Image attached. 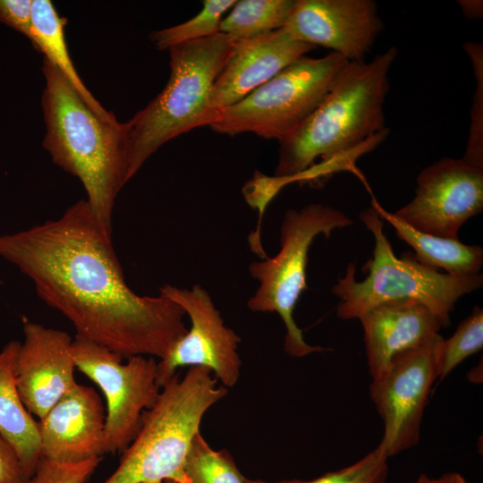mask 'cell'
<instances>
[{"instance_id": "obj_6", "label": "cell", "mask_w": 483, "mask_h": 483, "mask_svg": "<svg viewBox=\"0 0 483 483\" xmlns=\"http://www.w3.org/2000/svg\"><path fill=\"white\" fill-rule=\"evenodd\" d=\"M360 219L373 234L375 246L372 258L362 267L368 272L363 281L356 280L355 265L351 262L344 276L332 288L340 299L336 315L341 319L359 318L386 302L416 301L432 310L446 327L455 302L482 286L479 274L440 273L420 264L410 252L398 258L384 233L381 217L371 207L360 214Z\"/></svg>"}, {"instance_id": "obj_32", "label": "cell", "mask_w": 483, "mask_h": 483, "mask_svg": "<svg viewBox=\"0 0 483 483\" xmlns=\"http://www.w3.org/2000/svg\"><path fill=\"white\" fill-rule=\"evenodd\" d=\"M163 483H177V482L171 479H167V480H165Z\"/></svg>"}, {"instance_id": "obj_26", "label": "cell", "mask_w": 483, "mask_h": 483, "mask_svg": "<svg viewBox=\"0 0 483 483\" xmlns=\"http://www.w3.org/2000/svg\"><path fill=\"white\" fill-rule=\"evenodd\" d=\"M472 63L476 78V89L470 110V127L463 160L483 168V47L474 42L464 45Z\"/></svg>"}, {"instance_id": "obj_12", "label": "cell", "mask_w": 483, "mask_h": 483, "mask_svg": "<svg viewBox=\"0 0 483 483\" xmlns=\"http://www.w3.org/2000/svg\"><path fill=\"white\" fill-rule=\"evenodd\" d=\"M482 209L483 168L444 157L419 174L415 196L393 214L420 232L455 240Z\"/></svg>"}, {"instance_id": "obj_3", "label": "cell", "mask_w": 483, "mask_h": 483, "mask_svg": "<svg viewBox=\"0 0 483 483\" xmlns=\"http://www.w3.org/2000/svg\"><path fill=\"white\" fill-rule=\"evenodd\" d=\"M42 72L43 147L55 165L80 181L90 210L112 235L114 200L130 180L126 123L97 116L46 58Z\"/></svg>"}, {"instance_id": "obj_29", "label": "cell", "mask_w": 483, "mask_h": 483, "mask_svg": "<svg viewBox=\"0 0 483 483\" xmlns=\"http://www.w3.org/2000/svg\"><path fill=\"white\" fill-rule=\"evenodd\" d=\"M26 479L18 453L0 436V483H23Z\"/></svg>"}, {"instance_id": "obj_7", "label": "cell", "mask_w": 483, "mask_h": 483, "mask_svg": "<svg viewBox=\"0 0 483 483\" xmlns=\"http://www.w3.org/2000/svg\"><path fill=\"white\" fill-rule=\"evenodd\" d=\"M352 223L343 212L323 204L289 209L281 225L279 251L249 267L250 275L259 285L249 299L248 308L253 312H275L281 317L286 329L284 348L292 357L326 350L306 343L293 318L296 303L308 289L306 270L310 245L318 235L329 237L335 229Z\"/></svg>"}, {"instance_id": "obj_24", "label": "cell", "mask_w": 483, "mask_h": 483, "mask_svg": "<svg viewBox=\"0 0 483 483\" xmlns=\"http://www.w3.org/2000/svg\"><path fill=\"white\" fill-rule=\"evenodd\" d=\"M483 347V310L475 307L472 313L457 327L453 335L438 347V381L455 367Z\"/></svg>"}, {"instance_id": "obj_20", "label": "cell", "mask_w": 483, "mask_h": 483, "mask_svg": "<svg viewBox=\"0 0 483 483\" xmlns=\"http://www.w3.org/2000/svg\"><path fill=\"white\" fill-rule=\"evenodd\" d=\"M68 21L56 12L49 0H32L31 37L32 47L44 54V58L55 66L71 83L87 106L104 120L115 119L91 94L79 76L71 59L64 38V27Z\"/></svg>"}, {"instance_id": "obj_28", "label": "cell", "mask_w": 483, "mask_h": 483, "mask_svg": "<svg viewBox=\"0 0 483 483\" xmlns=\"http://www.w3.org/2000/svg\"><path fill=\"white\" fill-rule=\"evenodd\" d=\"M31 5L32 0H0V21L30 39Z\"/></svg>"}, {"instance_id": "obj_14", "label": "cell", "mask_w": 483, "mask_h": 483, "mask_svg": "<svg viewBox=\"0 0 483 483\" xmlns=\"http://www.w3.org/2000/svg\"><path fill=\"white\" fill-rule=\"evenodd\" d=\"M15 362V383L26 409L38 419L78 384L72 338L34 322L23 326Z\"/></svg>"}, {"instance_id": "obj_10", "label": "cell", "mask_w": 483, "mask_h": 483, "mask_svg": "<svg viewBox=\"0 0 483 483\" xmlns=\"http://www.w3.org/2000/svg\"><path fill=\"white\" fill-rule=\"evenodd\" d=\"M159 293L182 308L191 320V327L157 363L160 388L185 366L209 369L225 387L236 385L242 360L238 353L240 336L226 326L209 293L199 284L180 288L161 286Z\"/></svg>"}, {"instance_id": "obj_2", "label": "cell", "mask_w": 483, "mask_h": 483, "mask_svg": "<svg viewBox=\"0 0 483 483\" xmlns=\"http://www.w3.org/2000/svg\"><path fill=\"white\" fill-rule=\"evenodd\" d=\"M397 55L391 47L369 62H350L315 111L279 141L278 163L268 180L279 191L316 164L374 149L387 136L384 104L389 72Z\"/></svg>"}, {"instance_id": "obj_25", "label": "cell", "mask_w": 483, "mask_h": 483, "mask_svg": "<svg viewBox=\"0 0 483 483\" xmlns=\"http://www.w3.org/2000/svg\"><path fill=\"white\" fill-rule=\"evenodd\" d=\"M387 459L388 455L378 445L354 464L310 480L267 482L247 479V483H386L388 474Z\"/></svg>"}, {"instance_id": "obj_31", "label": "cell", "mask_w": 483, "mask_h": 483, "mask_svg": "<svg viewBox=\"0 0 483 483\" xmlns=\"http://www.w3.org/2000/svg\"><path fill=\"white\" fill-rule=\"evenodd\" d=\"M415 483H470L461 474L457 472L445 473L438 479H430L425 474H421Z\"/></svg>"}, {"instance_id": "obj_17", "label": "cell", "mask_w": 483, "mask_h": 483, "mask_svg": "<svg viewBox=\"0 0 483 483\" xmlns=\"http://www.w3.org/2000/svg\"><path fill=\"white\" fill-rule=\"evenodd\" d=\"M358 319L364 333L372 379L386 374L400 354L420 348L439 335L438 317L416 301H396L377 306Z\"/></svg>"}, {"instance_id": "obj_16", "label": "cell", "mask_w": 483, "mask_h": 483, "mask_svg": "<svg viewBox=\"0 0 483 483\" xmlns=\"http://www.w3.org/2000/svg\"><path fill=\"white\" fill-rule=\"evenodd\" d=\"M315 48L297 40L284 28L251 38L235 40L233 49L212 88L209 107L216 119L222 110L238 103Z\"/></svg>"}, {"instance_id": "obj_13", "label": "cell", "mask_w": 483, "mask_h": 483, "mask_svg": "<svg viewBox=\"0 0 483 483\" xmlns=\"http://www.w3.org/2000/svg\"><path fill=\"white\" fill-rule=\"evenodd\" d=\"M283 28L299 41L360 63L373 47L383 23L372 0H295Z\"/></svg>"}, {"instance_id": "obj_5", "label": "cell", "mask_w": 483, "mask_h": 483, "mask_svg": "<svg viewBox=\"0 0 483 483\" xmlns=\"http://www.w3.org/2000/svg\"><path fill=\"white\" fill-rule=\"evenodd\" d=\"M235 40L219 32L171 47L170 77L163 90L126 122L129 178L165 143L216 120L209 107L214 82Z\"/></svg>"}, {"instance_id": "obj_11", "label": "cell", "mask_w": 483, "mask_h": 483, "mask_svg": "<svg viewBox=\"0 0 483 483\" xmlns=\"http://www.w3.org/2000/svg\"><path fill=\"white\" fill-rule=\"evenodd\" d=\"M439 335L429 343L398 355L381 377L372 379L370 397L384 422L379 446L388 457L419 440L423 412L438 378Z\"/></svg>"}, {"instance_id": "obj_23", "label": "cell", "mask_w": 483, "mask_h": 483, "mask_svg": "<svg viewBox=\"0 0 483 483\" xmlns=\"http://www.w3.org/2000/svg\"><path fill=\"white\" fill-rule=\"evenodd\" d=\"M202 3V10L185 22L152 32L150 39L156 48L168 50L173 47L219 33L224 14L236 1L204 0Z\"/></svg>"}, {"instance_id": "obj_19", "label": "cell", "mask_w": 483, "mask_h": 483, "mask_svg": "<svg viewBox=\"0 0 483 483\" xmlns=\"http://www.w3.org/2000/svg\"><path fill=\"white\" fill-rule=\"evenodd\" d=\"M371 208L387 221L397 236L415 250V258L422 265L445 273L469 276L479 274L483 263V249L467 245L458 239H448L420 232L383 208L376 199Z\"/></svg>"}, {"instance_id": "obj_21", "label": "cell", "mask_w": 483, "mask_h": 483, "mask_svg": "<svg viewBox=\"0 0 483 483\" xmlns=\"http://www.w3.org/2000/svg\"><path fill=\"white\" fill-rule=\"evenodd\" d=\"M295 0L236 1L229 14L223 18L220 32L234 40L251 38L282 29Z\"/></svg>"}, {"instance_id": "obj_30", "label": "cell", "mask_w": 483, "mask_h": 483, "mask_svg": "<svg viewBox=\"0 0 483 483\" xmlns=\"http://www.w3.org/2000/svg\"><path fill=\"white\" fill-rule=\"evenodd\" d=\"M463 14L468 19H481L483 14V2L481 0H459Z\"/></svg>"}, {"instance_id": "obj_4", "label": "cell", "mask_w": 483, "mask_h": 483, "mask_svg": "<svg viewBox=\"0 0 483 483\" xmlns=\"http://www.w3.org/2000/svg\"><path fill=\"white\" fill-rule=\"evenodd\" d=\"M212 371L192 366L175 374L142 415L138 434L123 452L114 472L103 483H190L183 467L207 411L228 393Z\"/></svg>"}, {"instance_id": "obj_9", "label": "cell", "mask_w": 483, "mask_h": 483, "mask_svg": "<svg viewBox=\"0 0 483 483\" xmlns=\"http://www.w3.org/2000/svg\"><path fill=\"white\" fill-rule=\"evenodd\" d=\"M75 367L96 383L106 401V453H123L135 438L142 415L156 402L160 387L157 362L148 356L123 358L79 336L72 342Z\"/></svg>"}, {"instance_id": "obj_8", "label": "cell", "mask_w": 483, "mask_h": 483, "mask_svg": "<svg viewBox=\"0 0 483 483\" xmlns=\"http://www.w3.org/2000/svg\"><path fill=\"white\" fill-rule=\"evenodd\" d=\"M349 63L335 52L318 58L303 55L222 110L209 127L221 134L252 132L280 141L315 111Z\"/></svg>"}, {"instance_id": "obj_18", "label": "cell", "mask_w": 483, "mask_h": 483, "mask_svg": "<svg viewBox=\"0 0 483 483\" xmlns=\"http://www.w3.org/2000/svg\"><path fill=\"white\" fill-rule=\"evenodd\" d=\"M20 345L19 341H10L0 351V436L15 449L29 479L40 458V442L38 421L24 406L16 387Z\"/></svg>"}, {"instance_id": "obj_27", "label": "cell", "mask_w": 483, "mask_h": 483, "mask_svg": "<svg viewBox=\"0 0 483 483\" xmlns=\"http://www.w3.org/2000/svg\"><path fill=\"white\" fill-rule=\"evenodd\" d=\"M101 458L75 463H62L40 457L34 474L23 483H86Z\"/></svg>"}, {"instance_id": "obj_22", "label": "cell", "mask_w": 483, "mask_h": 483, "mask_svg": "<svg viewBox=\"0 0 483 483\" xmlns=\"http://www.w3.org/2000/svg\"><path fill=\"white\" fill-rule=\"evenodd\" d=\"M183 470L190 483H247L229 452L213 450L200 432L191 441Z\"/></svg>"}, {"instance_id": "obj_1", "label": "cell", "mask_w": 483, "mask_h": 483, "mask_svg": "<svg viewBox=\"0 0 483 483\" xmlns=\"http://www.w3.org/2000/svg\"><path fill=\"white\" fill-rule=\"evenodd\" d=\"M0 257L34 284L76 336L122 358L163 359L186 333L184 311L165 296H140L125 282L112 235L86 199L57 219L0 235Z\"/></svg>"}, {"instance_id": "obj_15", "label": "cell", "mask_w": 483, "mask_h": 483, "mask_svg": "<svg viewBox=\"0 0 483 483\" xmlns=\"http://www.w3.org/2000/svg\"><path fill=\"white\" fill-rule=\"evenodd\" d=\"M40 457L62 463L101 458L106 411L93 387L77 384L38 421Z\"/></svg>"}]
</instances>
